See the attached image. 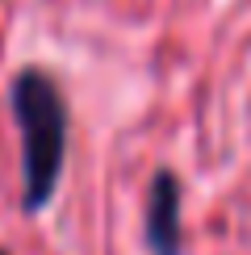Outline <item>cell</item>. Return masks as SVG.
I'll return each instance as SVG.
<instances>
[{"instance_id": "1", "label": "cell", "mask_w": 251, "mask_h": 255, "mask_svg": "<svg viewBox=\"0 0 251 255\" xmlns=\"http://www.w3.org/2000/svg\"><path fill=\"white\" fill-rule=\"evenodd\" d=\"M8 101L21 126V209L38 214L50 205L67 163V105L59 84L38 67L13 76Z\"/></svg>"}, {"instance_id": "2", "label": "cell", "mask_w": 251, "mask_h": 255, "mask_svg": "<svg viewBox=\"0 0 251 255\" xmlns=\"http://www.w3.org/2000/svg\"><path fill=\"white\" fill-rule=\"evenodd\" d=\"M142 235L151 255H184V222H180V180L167 167L151 176L146 188V214H142Z\"/></svg>"}, {"instance_id": "3", "label": "cell", "mask_w": 251, "mask_h": 255, "mask_svg": "<svg viewBox=\"0 0 251 255\" xmlns=\"http://www.w3.org/2000/svg\"><path fill=\"white\" fill-rule=\"evenodd\" d=\"M0 255H8V251H0Z\"/></svg>"}]
</instances>
